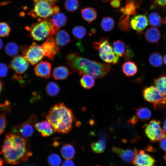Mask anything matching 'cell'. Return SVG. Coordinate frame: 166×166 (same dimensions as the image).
<instances>
[{"instance_id": "9a60e30c", "label": "cell", "mask_w": 166, "mask_h": 166, "mask_svg": "<svg viewBox=\"0 0 166 166\" xmlns=\"http://www.w3.org/2000/svg\"><path fill=\"white\" fill-rule=\"evenodd\" d=\"M135 115L128 121L132 124H135L138 121H145L149 120L152 115L151 110L145 107H140L135 109Z\"/></svg>"}, {"instance_id": "3957f363", "label": "cell", "mask_w": 166, "mask_h": 166, "mask_svg": "<svg viewBox=\"0 0 166 166\" xmlns=\"http://www.w3.org/2000/svg\"><path fill=\"white\" fill-rule=\"evenodd\" d=\"M27 145L26 140L22 136L15 133H8L2 147V152L7 162L15 164L26 155Z\"/></svg>"}, {"instance_id": "7dc6e473", "label": "cell", "mask_w": 166, "mask_h": 166, "mask_svg": "<svg viewBox=\"0 0 166 166\" xmlns=\"http://www.w3.org/2000/svg\"><path fill=\"white\" fill-rule=\"evenodd\" d=\"M163 129L165 133L166 134V118L164 119L163 122Z\"/></svg>"}, {"instance_id": "816d5d0a", "label": "cell", "mask_w": 166, "mask_h": 166, "mask_svg": "<svg viewBox=\"0 0 166 166\" xmlns=\"http://www.w3.org/2000/svg\"><path fill=\"white\" fill-rule=\"evenodd\" d=\"M2 83L1 81H0V91H1L2 89Z\"/></svg>"}, {"instance_id": "5b68a950", "label": "cell", "mask_w": 166, "mask_h": 166, "mask_svg": "<svg viewBox=\"0 0 166 166\" xmlns=\"http://www.w3.org/2000/svg\"><path fill=\"white\" fill-rule=\"evenodd\" d=\"M94 49L98 51L100 58L106 63L117 64L119 61V57L113 52V48L107 38H102L98 42L93 44Z\"/></svg>"}, {"instance_id": "ab89813d", "label": "cell", "mask_w": 166, "mask_h": 166, "mask_svg": "<svg viewBox=\"0 0 166 166\" xmlns=\"http://www.w3.org/2000/svg\"><path fill=\"white\" fill-rule=\"evenodd\" d=\"M8 66L4 63H1L0 64V76L4 77H6L8 72Z\"/></svg>"}, {"instance_id": "7c38bea8", "label": "cell", "mask_w": 166, "mask_h": 166, "mask_svg": "<svg viewBox=\"0 0 166 166\" xmlns=\"http://www.w3.org/2000/svg\"><path fill=\"white\" fill-rule=\"evenodd\" d=\"M135 166H155V159L143 150L138 151L132 162Z\"/></svg>"}, {"instance_id": "ee69618b", "label": "cell", "mask_w": 166, "mask_h": 166, "mask_svg": "<svg viewBox=\"0 0 166 166\" xmlns=\"http://www.w3.org/2000/svg\"><path fill=\"white\" fill-rule=\"evenodd\" d=\"M10 103L8 101H6L5 102L1 105V110H10Z\"/></svg>"}, {"instance_id": "74e56055", "label": "cell", "mask_w": 166, "mask_h": 166, "mask_svg": "<svg viewBox=\"0 0 166 166\" xmlns=\"http://www.w3.org/2000/svg\"><path fill=\"white\" fill-rule=\"evenodd\" d=\"M10 28L8 24L4 22L0 24V36L2 37H8L10 34Z\"/></svg>"}, {"instance_id": "4dcf8cb0", "label": "cell", "mask_w": 166, "mask_h": 166, "mask_svg": "<svg viewBox=\"0 0 166 166\" xmlns=\"http://www.w3.org/2000/svg\"><path fill=\"white\" fill-rule=\"evenodd\" d=\"M149 62L152 66L155 67L161 66L163 62V59L161 55L157 52L152 53L148 58Z\"/></svg>"}, {"instance_id": "d4e9b609", "label": "cell", "mask_w": 166, "mask_h": 166, "mask_svg": "<svg viewBox=\"0 0 166 166\" xmlns=\"http://www.w3.org/2000/svg\"><path fill=\"white\" fill-rule=\"evenodd\" d=\"M81 13L83 19L89 22L93 21L97 17L96 11L92 7H87L82 9Z\"/></svg>"}, {"instance_id": "ffe728a7", "label": "cell", "mask_w": 166, "mask_h": 166, "mask_svg": "<svg viewBox=\"0 0 166 166\" xmlns=\"http://www.w3.org/2000/svg\"><path fill=\"white\" fill-rule=\"evenodd\" d=\"M71 73L67 67L65 66H60L54 69L52 76L56 80H62L67 78L69 74Z\"/></svg>"}, {"instance_id": "277c9868", "label": "cell", "mask_w": 166, "mask_h": 166, "mask_svg": "<svg viewBox=\"0 0 166 166\" xmlns=\"http://www.w3.org/2000/svg\"><path fill=\"white\" fill-rule=\"evenodd\" d=\"M59 29L50 20L39 21L26 28L30 32V36L33 39L38 41H43L48 36H53Z\"/></svg>"}, {"instance_id": "f546056e", "label": "cell", "mask_w": 166, "mask_h": 166, "mask_svg": "<svg viewBox=\"0 0 166 166\" xmlns=\"http://www.w3.org/2000/svg\"><path fill=\"white\" fill-rule=\"evenodd\" d=\"M82 75L80 81V85L85 89H91L94 86L95 83L93 77L87 74Z\"/></svg>"}, {"instance_id": "c3c4849f", "label": "cell", "mask_w": 166, "mask_h": 166, "mask_svg": "<svg viewBox=\"0 0 166 166\" xmlns=\"http://www.w3.org/2000/svg\"><path fill=\"white\" fill-rule=\"evenodd\" d=\"M163 60L164 64L166 65V54L163 57Z\"/></svg>"}, {"instance_id": "83f0119b", "label": "cell", "mask_w": 166, "mask_h": 166, "mask_svg": "<svg viewBox=\"0 0 166 166\" xmlns=\"http://www.w3.org/2000/svg\"><path fill=\"white\" fill-rule=\"evenodd\" d=\"M154 82L160 92L166 96V74L164 73L154 79Z\"/></svg>"}, {"instance_id": "6f0895ef", "label": "cell", "mask_w": 166, "mask_h": 166, "mask_svg": "<svg viewBox=\"0 0 166 166\" xmlns=\"http://www.w3.org/2000/svg\"><path fill=\"white\" fill-rule=\"evenodd\" d=\"M110 166H113V165H110Z\"/></svg>"}, {"instance_id": "f907efd6", "label": "cell", "mask_w": 166, "mask_h": 166, "mask_svg": "<svg viewBox=\"0 0 166 166\" xmlns=\"http://www.w3.org/2000/svg\"><path fill=\"white\" fill-rule=\"evenodd\" d=\"M43 0L46 1L48 2H55L57 1V0Z\"/></svg>"}, {"instance_id": "8fae6325", "label": "cell", "mask_w": 166, "mask_h": 166, "mask_svg": "<svg viewBox=\"0 0 166 166\" xmlns=\"http://www.w3.org/2000/svg\"><path fill=\"white\" fill-rule=\"evenodd\" d=\"M44 56L53 60L55 55L60 53V49L53 36H48L41 45Z\"/></svg>"}, {"instance_id": "8992f818", "label": "cell", "mask_w": 166, "mask_h": 166, "mask_svg": "<svg viewBox=\"0 0 166 166\" xmlns=\"http://www.w3.org/2000/svg\"><path fill=\"white\" fill-rule=\"evenodd\" d=\"M142 95L145 100L151 103L156 109H162L166 106V96L161 93L156 86L145 88Z\"/></svg>"}, {"instance_id": "db71d44e", "label": "cell", "mask_w": 166, "mask_h": 166, "mask_svg": "<svg viewBox=\"0 0 166 166\" xmlns=\"http://www.w3.org/2000/svg\"><path fill=\"white\" fill-rule=\"evenodd\" d=\"M164 158L165 160L166 161V152L164 154Z\"/></svg>"}, {"instance_id": "f5cc1de1", "label": "cell", "mask_w": 166, "mask_h": 166, "mask_svg": "<svg viewBox=\"0 0 166 166\" xmlns=\"http://www.w3.org/2000/svg\"><path fill=\"white\" fill-rule=\"evenodd\" d=\"M164 23L166 25V15L165 18V19L164 20Z\"/></svg>"}, {"instance_id": "d6986e66", "label": "cell", "mask_w": 166, "mask_h": 166, "mask_svg": "<svg viewBox=\"0 0 166 166\" xmlns=\"http://www.w3.org/2000/svg\"><path fill=\"white\" fill-rule=\"evenodd\" d=\"M144 35L146 40L151 43H157L161 37L160 31L154 27L149 28L146 31Z\"/></svg>"}, {"instance_id": "836d02e7", "label": "cell", "mask_w": 166, "mask_h": 166, "mask_svg": "<svg viewBox=\"0 0 166 166\" xmlns=\"http://www.w3.org/2000/svg\"><path fill=\"white\" fill-rule=\"evenodd\" d=\"M46 93L49 96L53 97L57 95L60 91V88L55 82L51 81L48 83L45 88Z\"/></svg>"}, {"instance_id": "e0dca14e", "label": "cell", "mask_w": 166, "mask_h": 166, "mask_svg": "<svg viewBox=\"0 0 166 166\" xmlns=\"http://www.w3.org/2000/svg\"><path fill=\"white\" fill-rule=\"evenodd\" d=\"M51 67V64L48 61H41L35 66V73L38 77L48 79L50 76Z\"/></svg>"}, {"instance_id": "7bdbcfd3", "label": "cell", "mask_w": 166, "mask_h": 166, "mask_svg": "<svg viewBox=\"0 0 166 166\" xmlns=\"http://www.w3.org/2000/svg\"><path fill=\"white\" fill-rule=\"evenodd\" d=\"M159 146L162 150L166 151V137L160 141Z\"/></svg>"}, {"instance_id": "ba28073f", "label": "cell", "mask_w": 166, "mask_h": 166, "mask_svg": "<svg viewBox=\"0 0 166 166\" xmlns=\"http://www.w3.org/2000/svg\"><path fill=\"white\" fill-rule=\"evenodd\" d=\"M20 49L22 55L32 65L38 63L44 56L41 46L35 42L29 45L21 46Z\"/></svg>"}, {"instance_id": "5bb4252c", "label": "cell", "mask_w": 166, "mask_h": 166, "mask_svg": "<svg viewBox=\"0 0 166 166\" xmlns=\"http://www.w3.org/2000/svg\"><path fill=\"white\" fill-rule=\"evenodd\" d=\"M112 151L117 154L125 163L130 164L133 162L138 151L136 148L133 149H123L116 146L112 148Z\"/></svg>"}, {"instance_id": "ac0fdd59", "label": "cell", "mask_w": 166, "mask_h": 166, "mask_svg": "<svg viewBox=\"0 0 166 166\" xmlns=\"http://www.w3.org/2000/svg\"><path fill=\"white\" fill-rule=\"evenodd\" d=\"M34 127L44 137L50 136L55 132L52 126L47 121L38 122L35 124Z\"/></svg>"}, {"instance_id": "8d00e7d4", "label": "cell", "mask_w": 166, "mask_h": 166, "mask_svg": "<svg viewBox=\"0 0 166 166\" xmlns=\"http://www.w3.org/2000/svg\"><path fill=\"white\" fill-rule=\"evenodd\" d=\"M64 4L67 10L70 12H73L78 8L79 2L78 0H66Z\"/></svg>"}, {"instance_id": "681fc988", "label": "cell", "mask_w": 166, "mask_h": 166, "mask_svg": "<svg viewBox=\"0 0 166 166\" xmlns=\"http://www.w3.org/2000/svg\"><path fill=\"white\" fill-rule=\"evenodd\" d=\"M0 49H1L3 46V41L1 39H0Z\"/></svg>"}, {"instance_id": "60d3db41", "label": "cell", "mask_w": 166, "mask_h": 166, "mask_svg": "<svg viewBox=\"0 0 166 166\" xmlns=\"http://www.w3.org/2000/svg\"><path fill=\"white\" fill-rule=\"evenodd\" d=\"M132 51L130 49L129 47L127 46V49L124 55V59L126 60L129 59L133 56Z\"/></svg>"}, {"instance_id": "bcb514c9", "label": "cell", "mask_w": 166, "mask_h": 166, "mask_svg": "<svg viewBox=\"0 0 166 166\" xmlns=\"http://www.w3.org/2000/svg\"><path fill=\"white\" fill-rule=\"evenodd\" d=\"M156 2L160 6L166 5V0H155Z\"/></svg>"}, {"instance_id": "d590c367", "label": "cell", "mask_w": 166, "mask_h": 166, "mask_svg": "<svg viewBox=\"0 0 166 166\" xmlns=\"http://www.w3.org/2000/svg\"><path fill=\"white\" fill-rule=\"evenodd\" d=\"M72 33L73 36L78 39L83 38L86 34V29L82 26H77L72 29Z\"/></svg>"}, {"instance_id": "cb8c5ba5", "label": "cell", "mask_w": 166, "mask_h": 166, "mask_svg": "<svg viewBox=\"0 0 166 166\" xmlns=\"http://www.w3.org/2000/svg\"><path fill=\"white\" fill-rule=\"evenodd\" d=\"M106 138L103 136L96 142H92L90 146L91 149L96 153H101L105 150L106 147Z\"/></svg>"}, {"instance_id": "7a4b0ae2", "label": "cell", "mask_w": 166, "mask_h": 166, "mask_svg": "<svg viewBox=\"0 0 166 166\" xmlns=\"http://www.w3.org/2000/svg\"><path fill=\"white\" fill-rule=\"evenodd\" d=\"M46 119L55 132L65 134L71 129L75 118L71 110L61 102L52 107L46 115Z\"/></svg>"}, {"instance_id": "f35d334b", "label": "cell", "mask_w": 166, "mask_h": 166, "mask_svg": "<svg viewBox=\"0 0 166 166\" xmlns=\"http://www.w3.org/2000/svg\"><path fill=\"white\" fill-rule=\"evenodd\" d=\"M0 134H2L4 131L7 124V120L5 115L3 113H1L0 114Z\"/></svg>"}, {"instance_id": "52a82bcc", "label": "cell", "mask_w": 166, "mask_h": 166, "mask_svg": "<svg viewBox=\"0 0 166 166\" xmlns=\"http://www.w3.org/2000/svg\"><path fill=\"white\" fill-rule=\"evenodd\" d=\"M34 6L32 10V16L46 18L58 13V7L55 6L51 2L43 0H34Z\"/></svg>"}, {"instance_id": "f1b7e54d", "label": "cell", "mask_w": 166, "mask_h": 166, "mask_svg": "<svg viewBox=\"0 0 166 166\" xmlns=\"http://www.w3.org/2000/svg\"><path fill=\"white\" fill-rule=\"evenodd\" d=\"M148 21L150 25L153 27H159L164 22V20L157 12H151L148 16Z\"/></svg>"}, {"instance_id": "603a6c76", "label": "cell", "mask_w": 166, "mask_h": 166, "mask_svg": "<svg viewBox=\"0 0 166 166\" xmlns=\"http://www.w3.org/2000/svg\"><path fill=\"white\" fill-rule=\"evenodd\" d=\"M60 152L62 156L65 159H72L76 154L74 146L70 144H65L61 148Z\"/></svg>"}, {"instance_id": "e575fe53", "label": "cell", "mask_w": 166, "mask_h": 166, "mask_svg": "<svg viewBox=\"0 0 166 166\" xmlns=\"http://www.w3.org/2000/svg\"><path fill=\"white\" fill-rule=\"evenodd\" d=\"M47 161L50 166H60L62 162L61 156L56 153L50 154L47 158Z\"/></svg>"}, {"instance_id": "2e32d148", "label": "cell", "mask_w": 166, "mask_h": 166, "mask_svg": "<svg viewBox=\"0 0 166 166\" xmlns=\"http://www.w3.org/2000/svg\"><path fill=\"white\" fill-rule=\"evenodd\" d=\"M148 20L145 15L140 14L135 15L130 20V26L134 30L138 32H141L147 27Z\"/></svg>"}, {"instance_id": "d6a6232c", "label": "cell", "mask_w": 166, "mask_h": 166, "mask_svg": "<svg viewBox=\"0 0 166 166\" xmlns=\"http://www.w3.org/2000/svg\"><path fill=\"white\" fill-rule=\"evenodd\" d=\"M114 24V20L111 17H107L102 19L100 26L101 28L104 31L109 32L113 29Z\"/></svg>"}, {"instance_id": "4316f807", "label": "cell", "mask_w": 166, "mask_h": 166, "mask_svg": "<svg viewBox=\"0 0 166 166\" xmlns=\"http://www.w3.org/2000/svg\"><path fill=\"white\" fill-rule=\"evenodd\" d=\"M113 47L114 52L118 57H122L127 49L125 43L120 40L114 41Z\"/></svg>"}, {"instance_id": "b9f144b4", "label": "cell", "mask_w": 166, "mask_h": 166, "mask_svg": "<svg viewBox=\"0 0 166 166\" xmlns=\"http://www.w3.org/2000/svg\"><path fill=\"white\" fill-rule=\"evenodd\" d=\"M61 166H75V165L72 159H67L62 161Z\"/></svg>"}, {"instance_id": "4fadbf2b", "label": "cell", "mask_w": 166, "mask_h": 166, "mask_svg": "<svg viewBox=\"0 0 166 166\" xmlns=\"http://www.w3.org/2000/svg\"><path fill=\"white\" fill-rule=\"evenodd\" d=\"M29 66V62L26 58L22 55H18L13 58L9 66L17 74L20 75L24 73Z\"/></svg>"}, {"instance_id": "6da1fadb", "label": "cell", "mask_w": 166, "mask_h": 166, "mask_svg": "<svg viewBox=\"0 0 166 166\" xmlns=\"http://www.w3.org/2000/svg\"><path fill=\"white\" fill-rule=\"evenodd\" d=\"M65 58L70 69L79 75L87 74L96 79L101 78L106 76L112 69L109 64L89 59L82 57L78 53H69Z\"/></svg>"}, {"instance_id": "484cf974", "label": "cell", "mask_w": 166, "mask_h": 166, "mask_svg": "<svg viewBox=\"0 0 166 166\" xmlns=\"http://www.w3.org/2000/svg\"><path fill=\"white\" fill-rule=\"evenodd\" d=\"M50 20L55 26L59 29L66 24L67 19L64 14L58 12L54 14L52 19Z\"/></svg>"}, {"instance_id": "9f6ffc18", "label": "cell", "mask_w": 166, "mask_h": 166, "mask_svg": "<svg viewBox=\"0 0 166 166\" xmlns=\"http://www.w3.org/2000/svg\"><path fill=\"white\" fill-rule=\"evenodd\" d=\"M94 166H101L99 165H95Z\"/></svg>"}, {"instance_id": "7402d4cb", "label": "cell", "mask_w": 166, "mask_h": 166, "mask_svg": "<svg viewBox=\"0 0 166 166\" xmlns=\"http://www.w3.org/2000/svg\"><path fill=\"white\" fill-rule=\"evenodd\" d=\"M122 71L127 77L135 75L138 71V68L136 64L131 61L124 62L122 65Z\"/></svg>"}, {"instance_id": "30bf717a", "label": "cell", "mask_w": 166, "mask_h": 166, "mask_svg": "<svg viewBox=\"0 0 166 166\" xmlns=\"http://www.w3.org/2000/svg\"><path fill=\"white\" fill-rule=\"evenodd\" d=\"M37 117L32 116L25 122L13 128L12 132L19 135L24 138L31 136L34 132L33 124L36 121Z\"/></svg>"}, {"instance_id": "1f68e13d", "label": "cell", "mask_w": 166, "mask_h": 166, "mask_svg": "<svg viewBox=\"0 0 166 166\" xmlns=\"http://www.w3.org/2000/svg\"><path fill=\"white\" fill-rule=\"evenodd\" d=\"M5 51L6 53L10 57H15L17 56L19 51V48L18 45L14 42H10L7 43L5 47Z\"/></svg>"}, {"instance_id": "f6af8a7d", "label": "cell", "mask_w": 166, "mask_h": 166, "mask_svg": "<svg viewBox=\"0 0 166 166\" xmlns=\"http://www.w3.org/2000/svg\"><path fill=\"white\" fill-rule=\"evenodd\" d=\"M121 0H111L110 2V4L113 7L117 8L120 7V6Z\"/></svg>"}, {"instance_id": "44dd1931", "label": "cell", "mask_w": 166, "mask_h": 166, "mask_svg": "<svg viewBox=\"0 0 166 166\" xmlns=\"http://www.w3.org/2000/svg\"><path fill=\"white\" fill-rule=\"evenodd\" d=\"M55 34V40L59 46H65L71 41L69 35L65 30H58Z\"/></svg>"}, {"instance_id": "9c48e42d", "label": "cell", "mask_w": 166, "mask_h": 166, "mask_svg": "<svg viewBox=\"0 0 166 166\" xmlns=\"http://www.w3.org/2000/svg\"><path fill=\"white\" fill-rule=\"evenodd\" d=\"M160 124V121L153 119L143 126L145 135L152 142L160 141L166 137V134L161 128Z\"/></svg>"}, {"instance_id": "11a10c76", "label": "cell", "mask_w": 166, "mask_h": 166, "mask_svg": "<svg viewBox=\"0 0 166 166\" xmlns=\"http://www.w3.org/2000/svg\"><path fill=\"white\" fill-rule=\"evenodd\" d=\"M104 2H106L108 1H111V0H102Z\"/></svg>"}]
</instances>
